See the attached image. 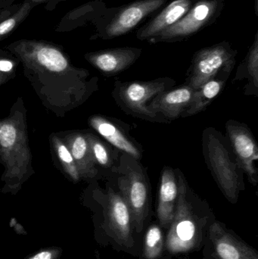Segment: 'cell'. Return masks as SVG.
<instances>
[{"label": "cell", "instance_id": "1", "mask_svg": "<svg viewBox=\"0 0 258 259\" xmlns=\"http://www.w3.org/2000/svg\"><path fill=\"white\" fill-rule=\"evenodd\" d=\"M6 48L21 61L27 77L51 106H78L98 89L97 77L89 80V71L74 67L56 44L24 39Z\"/></svg>", "mask_w": 258, "mask_h": 259}, {"label": "cell", "instance_id": "2", "mask_svg": "<svg viewBox=\"0 0 258 259\" xmlns=\"http://www.w3.org/2000/svg\"><path fill=\"white\" fill-rule=\"evenodd\" d=\"M31 160L24 112L15 111L0 120V161L5 167V191L15 193L21 189L30 176Z\"/></svg>", "mask_w": 258, "mask_h": 259}, {"label": "cell", "instance_id": "3", "mask_svg": "<svg viewBox=\"0 0 258 259\" xmlns=\"http://www.w3.org/2000/svg\"><path fill=\"white\" fill-rule=\"evenodd\" d=\"M202 151L204 161L217 185L227 200L237 202L245 190L244 171L238 163L226 136L214 127L203 131Z\"/></svg>", "mask_w": 258, "mask_h": 259}, {"label": "cell", "instance_id": "4", "mask_svg": "<svg viewBox=\"0 0 258 259\" xmlns=\"http://www.w3.org/2000/svg\"><path fill=\"white\" fill-rule=\"evenodd\" d=\"M116 174L118 187L131 214L134 229L140 233L149 214L151 190L146 170L139 160L121 152L118 164L112 169Z\"/></svg>", "mask_w": 258, "mask_h": 259}, {"label": "cell", "instance_id": "5", "mask_svg": "<svg viewBox=\"0 0 258 259\" xmlns=\"http://www.w3.org/2000/svg\"><path fill=\"white\" fill-rule=\"evenodd\" d=\"M170 0H135L118 7L106 8L92 24L95 33L91 39H115L133 32L147 18L154 16Z\"/></svg>", "mask_w": 258, "mask_h": 259}, {"label": "cell", "instance_id": "6", "mask_svg": "<svg viewBox=\"0 0 258 259\" xmlns=\"http://www.w3.org/2000/svg\"><path fill=\"white\" fill-rule=\"evenodd\" d=\"M176 81L170 77H160L149 81L117 80L112 91L118 107L127 115L154 123L170 121L152 112L148 104L156 96L174 88Z\"/></svg>", "mask_w": 258, "mask_h": 259}, {"label": "cell", "instance_id": "7", "mask_svg": "<svg viewBox=\"0 0 258 259\" xmlns=\"http://www.w3.org/2000/svg\"><path fill=\"white\" fill-rule=\"evenodd\" d=\"M179 193L174 219L170 225L167 248L172 253L187 252L194 247L198 238L195 211L199 198L189 187L187 180L179 168L175 169Z\"/></svg>", "mask_w": 258, "mask_h": 259}, {"label": "cell", "instance_id": "8", "mask_svg": "<svg viewBox=\"0 0 258 259\" xmlns=\"http://www.w3.org/2000/svg\"><path fill=\"white\" fill-rule=\"evenodd\" d=\"M237 54V50L226 40L200 49L192 56L185 84L197 89L214 79L228 80Z\"/></svg>", "mask_w": 258, "mask_h": 259}, {"label": "cell", "instance_id": "9", "mask_svg": "<svg viewBox=\"0 0 258 259\" xmlns=\"http://www.w3.org/2000/svg\"><path fill=\"white\" fill-rule=\"evenodd\" d=\"M224 5V0H196L177 22L147 42L150 44H173L188 40L215 24L222 15Z\"/></svg>", "mask_w": 258, "mask_h": 259}, {"label": "cell", "instance_id": "10", "mask_svg": "<svg viewBox=\"0 0 258 259\" xmlns=\"http://www.w3.org/2000/svg\"><path fill=\"white\" fill-rule=\"evenodd\" d=\"M227 137L240 167L246 174L248 181L257 186L258 146L251 130L244 123L229 120L226 124Z\"/></svg>", "mask_w": 258, "mask_h": 259}, {"label": "cell", "instance_id": "11", "mask_svg": "<svg viewBox=\"0 0 258 259\" xmlns=\"http://www.w3.org/2000/svg\"><path fill=\"white\" fill-rule=\"evenodd\" d=\"M105 214L106 227L114 240L124 247H132L134 240L131 214L122 195L112 187L108 189Z\"/></svg>", "mask_w": 258, "mask_h": 259}, {"label": "cell", "instance_id": "12", "mask_svg": "<svg viewBox=\"0 0 258 259\" xmlns=\"http://www.w3.org/2000/svg\"><path fill=\"white\" fill-rule=\"evenodd\" d=\"M89 124L108 143L121 152L140 160L143 154L142 146L130 135V127L116 118L93 115Z\"/></svg>", "mask_w": 258, "mask_h": 259}, {"label": "cell", "instance_id": "13", "mask_svg": "<svg viewBox=\"0 0 258 259\" xmlns=\"http://www.w3.org/2000/svg\"><path fill=\"white\" fill-rule=\"evenodd\" d=\"M142 53V49L137 47H117L86 53L84 57L105 76L112 77L130 68Z\"/></svg>", "mask_w": 258, "mask_h": 259}, {"label": "cell", "instance_id": "14", "mask_svg": "<svg viewBox=\"0 0 258 259\" xmlns=\"http://www.w3.org/2000/svg\"><path fill=\"white\" fill-rule=\"evenodd\" d=\"M195 91L185 83L171 88L156 96L148 103V108L171 122L182 118L183 113L189 109Z\"/></svg>", "mask_w": 258, "mask_h": 259}, {"label": "cell", "instance_id": "15", "mask_svg": "<svg viewBox=\"0 0 258 259\" xmlns=\"http://www.w3.org/2000/svg\"><path fill=\"white\" fill-rule=\"evenodd\" d=\"M196 0H172L168 2L151 19L139 27L136 36L141 41H148L175 24L187 13Z\"/></svg>", "mask_w": 258, "mask_h": 259}, {"label": "cell", "instance_id": "16", "mask_svg": "<svg viewBox=\"0 0 258 259\" xmlns=\"http://www.w3.org/2000/svg\"><path fill=\"white\" fill-rule=\"evenodd\" d=\"M210 239L217 259H258L254 249L227 231L220 222L211 226Z\"/></svg>", "mask_w": 258, "mask_h": 259}, {"label": "cell", "instance_id": "17", "mask_svg": "<svg viewBox=\"0 0 258 259\" xmlns=\"http://www.w3.org/2000/svg\"><path fill=\"white\" fill-rule=\"evenodd\" d=\"M178 193V181L175 170L166 166L161 175L157 209L159 222L164 228H169L174 219Z\"/></svg>", "mask_w": 258, "mask_h": 259}, {"label": "cell", "instance_id": "18", "mask_svg": "<svg viewBox=\"0 0 258 259\" xmlns=\"http://www.w3.org/2000/svg\"><path fill=\"white\" fill-rule=\"evenodd\" d=\"M65 143L69 149L81 179H93L98 175L95 158L91 151L86 134L74 133L66 136Z\"/></svg>", "mask_w": 258, "mask_h": 259}, {"label": "cell", "instance_id": "19", "mask_svg": "<svg viewBox=\"0 0 258 259\" xmlns=\"http://www.w3.org/2000/svg\"><path fill=\"white\" fill-rule=\"evenodd\" d=\"M248 82L245 87V95L258 96V31L254 35V42L248 49L244 60L236 71L233 81Z\"/></svg>", "mask_w": 258, "mask_h": 259}, {"label": "cell", "instance_id": "20", "mask_svg": "<svg viewBox=\"0 0 258 259\" xmlns=\"http://www.w3.org/2000/svg\"><path fill=\"white\" fill-rule=\"evenodd\" d=\"M227 80L214 79L206 82L195 89L189 109L182 115V118L192 116L205 110L206 108L222 92Z\"/></svg>", "mask_w": 258, "mask_h": 259}, {"label": "cell", "instance_id": "21", "mask_svg": "<svg viewBox=\"0 0 258 259\" xmlns=\"http://www.w3.org/2000/svg\"><path fill=\"white\" fill-rule=\"evenodd\" d=\"M86 137L97 164L106 169H112L118 164L121 155L119 154L122 152L94 134H86Z\"/></svg>", "mask_w": 258, "mask_h": 259}, {"label": "cell", "instance_id": "22", "mask_svg": "<svg viewBox=\"0 0 258 259\" xmlns=\"http://www.w3.org/2000/svg\"><path fill=\"white\" fill-rule=\"evenodd\" d=\"M33 8L30 0H24L16 12L0 20V42L8 37L21 25V23L30 15Z\"/></svg>", "mask_w": 258, "mask_h": 259}, {"label": "cell", "instance_id": "23", "mask_svg": "<svg viewBox=\"0 0 258 259\" xmlns=\"http://www.w3.org/2000/svg\"><path fill=\"white\" fill-rule=\"evenodd\" d=\"M53 144L58 158L65 173L74 182H79L81 178H80L78 169L65 142L57 136H54L53 137Z\"/></svg>", "mask_w": 258, "mask_h": 259}, {"label": "cell", "instance_id": "24", "mask_svg": "<svg viewBox=\"0 0 258 259\" xmlns=\"http://www.w3.org/2000/svg\"><path fill=\"white\" fill-rule=\"evenodd\" d=\"M163 250V234L157 225H152L147 231L144 246V256L146 259H157Z\"/></svg>", "mask_w": 258, "mask_h": 259}, {"label": "cell", "instance_id": "25", "mask_svg": "<svg viewBox=\"0 0 258 259\" xmlns=\"http://www.w3.org/2000/svg\"><path fill=\"white\" fill-rule=\"evenodd\" d=\"M60 253V249L51 248V249H43L28 259H56L59 258Z\"/></svg>", "mask_w": 258, "mask_h": 259}, {"label": "cell", "instance_id": "26", "mask_svg": "<svg viewBox=\"0 0 258 259\" xmlns=\"http://www.w3.org/2000/svg\"><path fill=\"white\" fill-rule=\"evenodd\" d=\"M15 68V62L12 59L0 58V73L9 74L12 72Z\"/></svg>", "mask_w": 258, "mask_h": 259}, {"label": "cell", "instance_id": "27", "mask_svg": "<svg viewBox=\"0 0 258 259\" xmlns=\"http://www.w3.org/2000/svg\"><path fill=\"white\" fill-rule=\"evenodd\" d=\"M20 6L21 5H12V6H9L8 8L0 7V20L6 18L16 12L19 9Z\"/></svg>", "mask_w": 258, "mask_h": 259}, {"label": "cell", "instance_id": "28", "mask_svg": "<svg viewBox=\"0 0 258 259\" xmlns=\"http://www.w3.org/2000/svg\"><path fill=\"white\" fill-rule=\"evenodd\" d=\"M65 1H69V0H49L45 5V9L48 11V12H51V11L54 10L55 8L57 6L59 3Z\"/></svg>", "mask_w": 258, "mask_h": 259}, {"label": "cell", "instance_id": "29", "mask_svg": "<svg viewBox=\"0 0 258 259\" xmlns=\"http://www.w3.org/2000/svg\"><path fill=\"white\" fill-rule=\"evenodd\" d=\"M15 0H0V7L8 8L12 6Z\"/></svg>", "mask_w": 258, "mask_h": 259}, {"label": "cell", "instance_id": "30", "mask_svg": "<svg viewBox=\"0 0 258 259\" xmlns=\"http://www.w3.org/2000/svg\"><path fill=\"white\" fill-rule=\"evenodd\" d=\"M33 7L38 6V5L42 4V3H47L49 0H30Z\"/></svg>", "mask_w": 258, "mask_h": 259}, {"label": "cell", "instance_id": "31", "mask_svg": "<svg viewBox=\"0 0 258 259\" xmlns=\"http://www.w3.org/2000/svg\"><path fill=\"white\" fill-rule=\"evenodd\" d=\"M254 11H255V14L256 15H258L257 12H258V3H257V0H254Z\"/></svg>", "mask_w": 258, "mask_h": 259}, {"label": "cell", "instance_id": "32", "mask_svg": "<svg viewBox=\"0 0 258 259\" xmlns=\"http://www.w3.org/2000/svg\"><path fill=\"white\" fill-rule=\"evenodd\" d=\"M5 74H2V73H0V83H2V82L3 81V80H4L5 78Z\"/></svg>", "mask_w": 258, "mask_h": 259}]
</instances>
